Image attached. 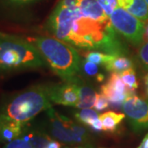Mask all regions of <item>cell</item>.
I'll use <instances>...</instances> for the list:
<instances>
[{
    "label": "cell",
    "instance_id": "obj_1",
    "mask_svg": "<svg viewBox=\"0 0 148 148\" xmlns=\"http://www.w3.org/2000/svg\"><path fill=\"white\" fill-rule=\"evenodd\" d=\"M119 35L114 29L110 20L100 22L80 16L74 21L69 44L109 54L126 55L128 52L127 45Z\"/></svg>",
    "mask_w": 148,
    "mask_h": 148
},
{
    "label": "cell",
    "instance_id": "obj_2",
    "mask_svg": "<svg viewBox=\"0 0 148 148\" xmlns=\"http://www.w3.org/2000/svg\"><path fill=\"white\" fill-rule=\"evenodd\" d=\"M51 107L49 85L38 84L4 100L0 106V115L25 124Z\"/></svg>",
    "mask_w": 148,
    "mask_h": 148
},
{
    "label": "cell",
    "instance_id": "obj_3",
    "mask_svg": "<svg viewBox=\"0 0 148 148\" xmlns=\"http://www.w3.org/2000/svg\"><path fill=\"white\" fill-rule=\"evenodd\" d=\"M34 45L60 78L69 82L77 77L82 61L78 52L70 44L55 37L40 36L35 39Z\"/></svg>",
    "mask_w": 148,
    "mask_h": 148
},
{
    "label": "cell",
    "instance_id": "obj_4",
    "mask_svg": "<svg viewBox=\"0 0 148 148\" xmlns=\"http://www.w3.org/2000/svg\"><path fill=\"white\" fill-rule=\"evenodd\" d=\"M0 61L6 71L45 66V59L34 45L4 33H0Z\"/></svg>",
    "mask_w": 148,
    "mask_h": 148
},
{
    "label": "cell",
    "instance_id": "obj_5",
    "mask_svg": "<svg viewBox=\"0 0 148 148\" xmlns=\"http://www.w3.org/2000/svg\"><path fill=\"white\" fill-rule=\"evenodd\" d=\"M80 16L77 0H60L48 19V32L58 40L69 43L74 21Z\"/></svg>",
    "mask_w": 148,
    "mask_h": 148
},
{
    "label": "cell",
    "instance_id": "obj_6",
    "mask_svg": "<svg viewBox=\"0 0 148 148\" xmlns=\"http://www.w3.org/2000/svg\"><path fill=\"white\" fill-rule=\"evenodd\" d=\"M46 111L49 129L53 138L66 143H86L87 132L84 127L73 123L69 118L59 114L52 107Z\"/></svg>",
    "mask_w": 148,
    "mask_h": 148
},
{
    "label": "cell",
    "instance_id": "obj_7",
    "mask_svg": "<svg viewBox=\"0 0 148 148\" xmlns=\"http://www.w3.org/2000/svg\"><path fill=\"white\" fill-rule=\"evenodd\" d=\"M114 29L127 41L135 46L143 41L144 23L127 11L118 7L110 16Z\"/></svg>",
    "mask_w": 148,
    "mask_h": 148
},
{
    "label": "cell",
    "instance_id": "obj_8",
    "mask_svg": "<svg viewBox=\"0 0 148 148\" xmlns=\"http://www.w3.org/2000/svg\"><path fill=\"white\" fill-rule=\"evenodd\" d=\"M122 110L133 131L148 129V101L132 95L124 101Z\"/></svg>",
    "mask_w": 148,
    "mask_h": 148
},
{
    "label": "cell",
    "instance_id": "obj_9",
    "mask_svg": "<svg viewBox=\"0 0 148 148\" xmlns=\"http://www.w3.org/2000/svg\"><path fill=\"white\" fill-rule=\"evenodd\" d=\"M101 93L110 101V107L115 110L123 109L128 96L134 95L123 82L119 73H112L108 81L101 86Z\"/></svg>",
    "mask_w": 148,
    "mask_h": 148
},
{
    "label": "cell",
    "instance_id": "obj_10",
    "mask_svg": "<svg viewBox=\"0 0 148 148\" xmlns=\"http://www.w3.org/2000/svg\"><path fill=\"white\" fill-rule=\"evenodd\" d=\"M77 77L73 81L62 82L60 84L49 85V95L53 104L65 106L77 107L79 101L78 82Z\"/></svg>",
    "mask_w": 148,
    "mask_h": 148
},
{
    "label": "cell",
    "instance_id": "obj_11",
    "mask_svg": "<svg viewBox=\"0 0 148 148\" xmlns=\"http://www.w3.org/2000/svg\"><path fill=\"white\" fill-rule=\"evenodd\" d=\"M77 7L82 16L100 22L110 20V16L106 14L97 0H77Z\"/></svg>",
    "mask_w": 148,
    "mask_h": 148
},
{
    "label": "cell",
    "instance_id": "obj_12",
    "mask_svg": "<svg viewBox=\"0 0 148 148\" xmlns=\"http://www.w3.org/2000/svg\"><path fill=\"white\" fill-rule=\"evenodd\" d=\"M2 127L0 132V137L2 143L12 142V140L21 137L24 132V124L18 122L7 119L2 116Z\"/></svg>",
    "mask_w": 148,
    "mask_h": 148
},
{
    "label": "cell",
    "instance_id": "obj_13",
    "mask_svg": "<svg viewBox=\"0 0 148 148\" xmlns=\"http://www.w3.org/2000/svg\"><path fill=\"white\" fill-rule=\"evenodd\" d=\"M118 5L143 22L148 21V6L145 0H118Z\"/></svg>",
    "mask_w": 148,
    "mask_h": 148
},
{
    "label": "cell",
    "instance_id": "obj_14",
    "mask_svg": "<svg viewBox=\"0 0 148 148\" xmlns=\"http://www.w3.org/2000/svg\"><path fill=\"white\" fill-rule=\"evenodd\" d=\"M79 101L77 107L79 109H90L94 107L97 94L95 90L87 84H85L79 80L78 82Z\"/></svg>",
    "mask_w": 148,
    "mask_h": 148
},
{
    "label": "cell",
    "instance_id": "obj_15",
    "mask_svg": "<svg viewBox=\"0 0 148 148\" xmlns=\"http://www.w3.org/2000/svg\"><path fill=\"white\" fill-rule=\"evenodd\" d=\"M132 60L124 54H111L110 60L103 67L109 72L121 73L132 68Z\"/></svg>",
    "mask_w": 148,
    "mask_h": 148
},
{
    "label": "cell",
    "instance_id": "obj_16",
    "mask_svg": "<svg viewBox=\"0 0 148 148\" xmlns=\"http://www.w3.org/2000/svg\"><path fill=\"white\" fill-rule=\"evenodd\" d=\"M124 114H119L114 111H108L99 116L102 123L103 131L107 132H114L118 130L119 124L125 119Z\"/></svg>",
    "mask_w": 148,
    "mask_h": 148
},
{
    "label": "cell",
    "instance_id": "obj_17",
    "mask_svg": "<svg viewBox=\"0 0 148 148\" xmlns=\"http://www.w3.org/2000/svg\"><path fill=\"white\" fill-rule=\"evenodd\" d=\"M21 138L30 143L32 148H46L48 144L52 140L45 132L39 130L27 131L26 128L21 135Z\"/></svg>",
    "mask_w": 148,
    "mask_h": 148
},
{
    "label": "cell",
    "instance_id": "obj_18",
    "mask_svg": "<svg viewBox=\"0 0 148 148\" xmlns=\"http://www.w3.org/2000/svg\"><path fill=\"white\" fill-rule=\"evenodd\" d=\"M99 116L100 114L91 109H82V110L75 114V118L77 121L89 127L99 119Z\"/></svg>",
    "mask_w": 148,
    "mask_h": 148
},
{
    "label": "cell",
    "instance_id": "obj_19",
    "mask_svg": "<svg viewBox=\"0 0 148 148\" xmlns=\"http://www.w3.org/2000/svg\"><path fill=\"white\" fill-rule=\"evenodd\" d=\"M81 70L83 71L86 75L89 77H94L97 82H101L105 80V76L99 72V67L97 64L85 60L81 64Z\"/></svg>",
    "mask_w": 148,
    "mask_h": 148
},
{
    "label": "cell",
    "instance_id": "obj_20",
    "mask_svg": "<svg viewBox=\"0 0 148 148\" xmlns=\"http://www.w3.org/2000/svg\"><path fill=\"white\" fill-rule=\"evenodd\" d=\"M119 75L121 77L123 82H124V84L127 86V88L131 91L134 92V90L138 89V82L137 79V75L132 68L119 73Z\"/></svg>",
    "mask_w": 148,
    "mask_h": 148
},
{
    "label": "cell",
    "instance_id": "obj_21",
    "mask_svg": "<svg viewBox=\"0 0 148 148\" xmlns=\"http://www.w3.org/2000/svg\"><path fill=\"white\" fill-rule=\"evenodd\" d=\"M110 57L111 54L93 50V51H90L86 53L85 56V58H86V60L90 61L91 63H94L97 65L104 66L110 60Z\"/></svg>",
    "mask_w": 148,
    "mask_h": 148
},
{
    "label": "cell",
    "instance_id": "obj_22",
    "mask_svg": "<svg viewBox=\"0 0 148 148\" xmlns=\"http://www.w3.org/2000/svg\"><path fill=\"white\" fill-rule=\"evenodd\" d=\"M97 2L103 8L104 11L109 16L119 7L118 0H97Z\"/></svg>",
    "mask_w": 148,
    "mask_h": 148
},
{
    "label": "cell",
    "instance_id": "obj_23",
    "mask_svg": "<svg viewBox=\"0 0 148 148\" xmlns=\"http://www.w3.org/2000/svg\"><path fill=\"white\" fill-rule=\"evenodd\" d=\"M110 107V101L102 93L97 94L94 108L96 111H103Z\"/></svg>",
    "mask_w": 148,
    "mask_h": 148
},
{
    "label": "cell",
    "instance_id": "obj_24",
    "mask_svg": "<svg viewBox=\"0 0 148 148\" xmlns=\"http://www.w3.org/2000/svg\"><path fill=\"white\" fill-rule=\"evenodd\" d=\"M3 148H32V145L23 138H16L6 144Z\"/></svg>",
    "mask_w": 148,
    "mask_h": 148
},
{
    "label": "cell",
    "instance_id": "obj_25",
    "mask_svg": "<svg viewBox=\"0 0 148 148\" xmlns=\"http://www.w3.org/2000/svg\"><path fill=\"white\" fill-rule=\"evenodd\" d=\"M139 57L143 64L148 67V42L145 43L140 49L139 51Z\"/></svg>",
    "mask_w": 148,
    "mask_h": 148
},
{
    "label": "cell",
    "instance_id": "obj_26",
    "mask_svg": "<svg viewBox=\"0 0 148 148\" xmlns=\"http://www.w3.org/2000/svg\"><path fill=\"white\" fill-rule=\"evenodd\" d=\"M8 1L16 5H27L30 3H34L40 0H8Z\"/></svg>",
    "mask_w": 148,
    "mask_h": 148
},
{
    "label": "cell",
    "instance_id": "obj_27",
    "mask_svg": "<svg viewBox=\"0 0 148 148\" xmlns=\"http://www.w3.org/2000/svg\"><path fill=\"white\" fill-rule=\"evenodd\" d=\"M46 148H61V144L55 140H51L47 145Z\"/></svg>",
    "mask_w": 148,
    "mask_h": 148
},
{
    "label": "cell",
    "instance_id": "obj_28",
    "mask_svg": "<svg viewBox=\"0 0 148 148\" xmlns=\"http://www.w3.org/2000/svg\"><path fill=\"white\" fill-rule=\"evenodd\" d=\"M138 148H148V133L144 137L142 143Z\"/></svg>",
    "mask_w": 148,
    "mask_h": 148
},
{
    "label": "cell",
    "instance_id": "obj_29",
    "mask_svg": "<svg viewBox=\"0 0 148 148\" xmlns=\"http://www.w3.org/2000/svg\"><path fill=\"white\" fill-rule=\"evenodd\" d=\"M143 40L148 42V21L144 26V34H143Z\"/></svg>",
    "mask_w": 148,
    "mask_h": 148
},
{
    "label": "cell",
    "instance_id": "obj_30",
    "mask_svg": "<svg viewBox=\"0 0 148 148\" xmlns=\"http://www.w3.org/2000/svg\"><path fill=\"white\" fill-rule=\"evenodd\" d=\"M145 86H146V91H147V94L148 95V73L146 76V78H145Z\"/></svg>",
    "mask_w": 148,
    "mask_h": 148
},
{
    "label": "cell",
    "instance_id": "obj_31",
    "mask_svg": "<svg viewBox=\"0 0 148 148\" xmlns=\"http://www.w3.org/2000/svg\"><path fill=\"white\" fill-rule=\"evenodd\" d=\"M66 148H93L89 145H84V146H80V147H66Z\"/></svg>",
    "mask_w": 148,
    "mask_h": 148
},
{
    "label": "cell",
    "instance_id": "obj_32",
    "mask_svg": "<svg viewBox=\"0 0 148 148\" xmlns=\"http://www.w3.org/2000/svg\"><path fill=\"white\" fill-rule=\"evenodd\" d=\"M4 71H6L5 69H4L3 65L2 64L1 61H0V73H3V72H4Z\"/></svg>",
    "mask_w": 148,
    "mask_h": 148
},
{
    "label": "cell",
    "instance_id": "obj_33",
    "mask_svg": "<svg viewBox=\"0 0 148 148\" xmlns=\"http://www.w3.org/2000/svg\"><path fill=\"white\" fill-rule=\"evenodd\" d=\"M1 127H2V117L0 115V132H1ZM0 143H2V141H1V137H0Z\"/></svg>",
    "mask_w": 148,
    "mask_h": 148
},
{
    "label": "cell",
    "instance_id": "obj_34",
    "mask_svg": "<svg viewBox=\"0 0 148 148\" xmlns=\"http://www.w3.org/2000/svg\"><path fill=\"white\" fill-rule=\"evenodd\" d=\"M145 2H146V3H147V5L148 6V0H145Z\"/></svg>",
    "mask_w": 148,
    "mask_h": 148
}]
</instances>
